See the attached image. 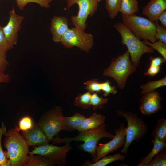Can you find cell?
<instances>
[{
    "label": "cell",
    "instance_id": "27",
    "mask_svg": "<svg viewBox=\"0 0 166 166\" xmlns=\"http://www.w3.org/2000/svg\"><path fill=\"white\" fill-rule=\"evenodd\" d=\"M16 5L18 9L21 10L24 9L28 3H34L39 4L41 7L45 8L50 7L49 3L52 0H16Z\"/></svg>",
    "mask_w": 166,
    "mask_h": 166
},
{
    "label": "cell",
    "instance_id": "6",
    "mask_svg": "<svg viewBox=\"0 0 166 166\" xmlns=\"http://www.w3.org/2000/svg\"><path fill=\"white\" fill-rule=\"evenodd\" d=\"M121 16L123 23L136 36L152 43L156 41L154 22L135 14L128 15L121 14Z\"/></svg>",
    "mask_w": 166,
    "mask_h": 166
},
{
    "label": "cell",
    "instance_id": "22",
    "mask_svg": "<svg viewBox=\"0 0 166 166\" xmlns=\"http://www.w3.org/2000/svg\"><path fill=\"white\" fill-rule=\"evenodd\" d=\"M139 11L137 0H121L120 12L124 15H131Z\"/></svg>",
    "mask_w": 166,
    "mask_h": 166
},
{
    "label": "cell",
    "instance_id": "34",
    "mask_svg": "<svg viewBox=\"0 0 166 166\" xmlns=\"http://www.w3.org/2000/svg\"><path fill=\"white\" fill-rule=\"evenodd\" d=\"M156 26L155 37L156 40H161L166 44V28L160 25L158 21L154 22Z\"/></svg>",
    "mask_w": 166,
    "mask_h": 166
},
{
    "label": "cell",
    "instance_id": "12",
    "mask_svg": "<svg viewBox=\"0 0 166 166\" xmlns=\"http://www.w3.org/2000/svg\"><path fill=\"white\" fill-rule=\"evenodd\" d=\"M9 16L8 22L3 27V30L6 40L11 49L17 44L18 33L21 29V24L25 18L16 14L14 7L9 11Z\"/></svg>",
    "mask_w": 166,
    "mask_h": 166
},
{
    "label": "cell",
    "instance_id": "42",
    "mask_svg": "<svg viewBox=\"0 0 166 166\" xmlns=\"http://www.w3.org/2000/svg\"><path fill=\"white\" fill-rule=\"evenodd\" d=\"M102 0H98V2H101V1Z\"/></svg>",
    "mask_w": 166,
    "mask_h": 166
},
{
    "label": "cell",
    "instance_id": "11",
    "mask_svg": "<svg viewBox=\"0 0 166 166\" xmlns=\"http://www.w3.org/2000/svg\"><path fill=\"white\" fill-rule=\"evenodd\" d=\"M126 132V127L121 123L119 128L115 130L114 136L111 140L105 143L100 144L97 146L96 155L92 162H95L123 146L125 142Z\"/></svg>",
    "mask_w": 166,
    "mask_h": 166
},
{
    "label": "cell",
    "instance_id": "31",
    "mask_svg": "<svg viewBox=\"0 0 166 166\" xmlns=\"http://www.w3.org/2000/svg\"><path fill=\"white\" fill-rule=\"evenodd\" d=\"M166 165V149L164 148L159 152L147 166H164Z\"/></svg>",
    "mask_w": 166,
    "mask_h": 166
},
{
    "label": "cell",
    "instance_id": "7",
    "mask_svg": "<svg viewBox=\"0 0 166 166\" xmlns=\"http://www.w3.org/2000/svg\"><path fill=\"white\" fill-rule=\"evenodd\" d=\"M63 111L60 106H55L44 114L38 124L50 142L62 131Z\"/></svg>",
    "mask_w": 166,
    "mask_h": 166
},
{
    "label": "cell",
    "instance_id": "41",
    "mask_svg": "<svg viewBox=\"0 0 166 166\" xmlns=\"http://www.w3.org/2000/svg\"><path fill=\"white\" fill-rule=\"evenodd\" d=\"M10 80V76L8 74H6L3 72L0 73V83H7Z\"/></svg>",
    "mask_w": 166,
    "mask_h": 166
},
{
    "label": "cell",
    "instance_id": "17",
    "mask_svg": "<svg viewBox=\"0 0 166 166\" xmlns=\"http://www.w3.org/2000/svg\"><path fill=\"white\" fill-rule=\"evenodd\" d=\"M105 116L101 113H93L88 118H85L77 129L79 132L97 128L105 124Z\"/></svg>",
    "mask_w": 166,
    "mask_h": 166
},
{
    "label": "cell",
    "instance_id": "30",
    "mask_svg": "<svg viewBox=\"0 0 166 166\" xmlns=\"http://www.w3.org/2000/svg\"><path fill=\"white\" fill-rule=\"evenodd\" d=\"M145 45L150 46L154 49L157 50L162 56L166 59V44L161 40L152 43L146 40H144L143 41Z\"/></svg>",
    "mask_w": 166,
    "mask_h": 166
},
{
    "label": "cell",
    "instance_id": "19",
    "mask_svg": "<svg viewBox=\"0 0 166 166\" xmlns=\"http://www.w3.org/2000/svg\"><path fill=\"white\" fill-rule=\"evenodd\" d=\"M85 118L84 115L78 113L70 117L64 116L62 131L77 130Z\"/></svg>",
    "mask_w": 166,
    "mask_h": 166
},
{
    "label": "cell",
    "instance_id": "33",
    "mask_svg": "<svg viewBox=\"0 0 166 166\" xmlns=\"http://www.w3.org/2000/svg\"><path fill=\"white\" fill-rule=\"evenodd\" d=\"M85 89L87 91L91 93H99L101 91V83L99 82L98 79H93L85 82Z\"/></svg>",
    "mask_w": 166,
    "mask_h": 166
},
{
    "label": "cell",
    "instance_id": "15",
    "mask_svg": "<svg viewBox=\"0 0 166 166\" xmlns=\"http://www.w3.org/2000/svg\"><path fill=\"white\" fill-rule=\"evenodd\" d=\"M22 135L26 139L29 146H39L49 144V142L38 124L35 123L31 129L23 132Z\"/></svg>",
    "mask_w": 166,
    "mask_h": 166
},
{
    "label": "cell",
    "instance_id": "32",
    "mask_svg": "<svg viewBox=\"0 0 166 166\" xmlns=\"http://www.w3.org/2000/svg\"><path fill=\"white\" fill-rule=\"evenodd\" d=\"M35 123L32 118L29 116H25L21 118L18 122V128L22 132L31 129Z\"/></svg>",
    "mask_w": 166,
    "mask_h": 166
},
{
    "label": "cell",
    "instance_id": "10",
    "mask_svg": "<svg viewBox=\"0 0 166 166\" xmlns=\"http://www.w3.org/2000/svg\"><path fill=\"white\" fill-rule=\"evenodd\" d=\"M34 148L28 154L45 156L50 160L55 165L62 166L66 165L67 153L72 149L69 143H66L62 146L48 144Z\"/></svg>",
    "mask_w": 166,
    "mask_h": 166
},
{
    "label": "cell",
    "instance_id": "18",
    "mask_svg": "<svg viewBox=\"0 0 166 166\" xmlns=\"http://www.w3.org/2000/svg\"><path fill=\"white\" fill-rule=\"evenodd\" d=\"M153 146L149 153L145 157L141 159L137 166H147L154 157L161 151L166 148V141L154 138L152 141Z\"/></svg>",
    "mask_w": 166,
    "mask_h": 166
},
{
    "label": "cell",
    "instance_id": "14",
    "mask_svg": "<svg viewBox=\"0 0 166 166\" xmlns=\"http://www.w3.org/2000/svg\"><path fill=\"white\" fill-rule=\"evenodd\" d=\"M66 18L63 16H54L51 21L50 31L52 40L55 43L61 42L65 33L69 28Z\"/></svg>",
    "mask_w": 166,
    "mask_h": 166
},
{
    "label": "cell",
    "instance_id": "9",
    "mask_svg": "<svg viewBox=\"0 0 166 166\" xmlns=\"http://www.w3.org/2000/svg\"><path fill=\"white\" fill-rule=\"evenodd\" d=\"M67 7L69 9L73 5L77 4L79 11L77 15L71 16V19L75 27L84 31L87 27L86 22L89 16H93L98 9V0H67Z\"/></svg>",
    "mask_w": 166,
    "mask_h": 166
},
{
    "label": "cell",
    "instance_id": "28",
    "mask_svg": "<svg viewBox=\"0 0 166 166\" xmlns=\"http://www.w3.org/2000/svg\"><path fill=\"white\" fill-rule=\"evenodd\" d=\"M108 101L107 98L100 97L97 93H93L91 95L90 105L94 110H96L97 108L102 109Z\"/></svg>",
    "mask_w": 166,
    "mask_h": 166
},
{
    "label": "cell",
    "instance_id": "35",
    "mask_svg": "<svg viewBox=\"0 0 166 166\" xmlns=\"http://www.w3.org/2000/svg\"><path fill=\"white\" fill-rule=\"evenodd\" d=\"M110 82L108 80L101 83V90L104 92L103 95L105 97L108 96L110 94H115L117 92L114 86H111Z\"/></svg>",
    "mask_w": 166,
    "mask_h": 166
},
{
    "label": "cell",
    "instance_id": "36",
    "mask_svg": "<svg viewBox=\"0 0 166 166\" xmlns=\"http://www.w3.org/2000/svg\"><path fill=\"white\" fill-rule=\"evenodd\" d=\"M11 49L5 38L3 27L0 26V49L7 52Z\"/></svg>",
    "mask_w": 166,
    "mask_h": 166
},
{
    "label": "cell",
    "instance_id": "4",
    "mask_svg": "<svg viewBox=\"0 0 166 166\" xmlns=\"http://www.w3.org/2000/svg\"><path fill=\"white\" fill-rule=\"evenodd\" d=\"M114 26L120 34L122 44L127 46L132 62L136 67L138 66L143 54L155 51L153 48L144 44L134 35L123 22H117Z\"/></svg>",
    "mask_w": 166,
    "mask_h": 166
},
{
    "label": "cell",
    "instance_id": "21",
    "mask_svg": "<svg viewBox=\"0 0 166 166\" xmlns=\"http://www.w3.org/2000/svg\"><path fill=\"white\" fill-rule=\"evenodd\" d=\"M25 166H53L55 165L48 158L42 155L28 154Z\"/></svg>",
    "mask_w": 166,
    "mask_h": 166
},
{
    "label": "cell",
    "instance_id": "20",
    "mask_svg": "<svg viewBox=\"0 0 166 166\" xmlns=\"http://www.w3.org/2000/svg\"><path fill=\"white\" fill-rule=\"evenodd\" d=\"M126 158L125 155L120 152L111 155L105 156L94 162L87 161L84 163L83 166H105L108 164L117 160L124 161Z\"/></svg>",
    "mask_w": 166,
    "mask_h": 166
},
{
    "label": "cell",
    "instance_id": "43",
    "mask_svg": "<svg viewBox=\"0 0 166 166\" xmlns=\"http://www.w3.org/2000/svg\"></svg>",
    "mask_w": 166,
    "mask_h": 166
},
{
    "label": "cell",
    "instance_id": "24",
    "mask_svg": "<svg viewBox=\"0 0 166 166\" xmlns=\"http://www.w3.org/2000/svg\"><path fill=\"white\" fill-rule=\"evenodd\" d=\"M153 139L157 138L161 140L166 141V120L159 119L152 132Z\"/></svg>",
    "mask_w": 166,
    "mask_h": 166
},
{
    "label": "cell",
    "instance_id": "23",
    "mask_svg": "<svg viewBox=\"0 0 166 166\" xmlns=\"http://www.w3.org/2000/svg\"><path fill=\"white\" fill-rule=\"evenodd\" d=\"M166 86V76L160 80L148 81L146 84L141 85L140 88L141 89L140 94L143 95L151 92L160 87Z\"/></svg>",
    "mask_w": 166,
    "mask_h": 166
},
{
    "label": "cell",
    "instance_id": "40",
    "mask_svg": "<svg viewBox=\"0 0 166 166\" xmlns=\"http://www.w3.org/2000/svg\"><path fill=\"white\" fill-rule=\"evenodd\" d=\"M160 21L161 26L166 28V10L164 11L159 16L158 20Z\"/></svg>",
    "mask_w": 166,
    "mask_h": 166
},
{
    "label": "cell",
    "instance_id": "29",
    "mask_svg": "<svg viewBox=\"0 0 166 166\" xmlns=\"http://www.w3.org/2000/svg\"><path fill=\"white\" fill-rule=\"evenodd\" d=\"M6 128L3 122L0 128V166H10L6 152L3 150L2 145V135L6 131Z\"/></svg>",
    "mask_w": 166,
    "mask_h": 166
},
{
    "label": "cell",
    "instance_id": "2",
    "mask_svg": "<svg viewBox=\"0 0 166 166\" xmlns=\"http://www.w3.org/2000/svg\"><path fill=\"white\" fill-rule=\"evenodd\" d=\"M114 136V134L107 130L106 125L104 124L97 128L80 132L74 137L61 138L56 136L50 141L53 144L69 143L72 141L83 142L80 148L90 154L93 158L96 155L97 144L99 141L103 138L112 139Z\"/></svg>",
    "mask_w": 166,
    "mask_h": 166
},
{
    "label": "cell",
    "instance_id": "13",
    "mask_svg": "<svg viewBox=\"0 0 166 166\" xmlns=\"http://www.w3.org/2000/svg\"><path fill=\"white\" fill-rule=\"evenodd\" d=\"M143 95L140 100L139 108L142 114L149 115L161 109V102L162 98L157 91H154Z\"/></svg>",
    "mask_w": 166,
    "mask_h": 166
},
{
    "label": "cell",
    "instance_id": "5",
    "mask_svg": "<svg viewBox=\"0 0 166 166\" xmlns=\"http://www.w3.org/2000/svg\"><path fill=\"white\" fill-rule=\"evenodd\" d=\"M129 57L127 50L123 54L113 58L110 65L103 72V76L113 78L118 87L122 90L124 88L128 77L137 69Z\"/></svg>",
    "mask_w": 166,
    "mask_h": 166
},
{
    "label": "cell",
    "instance_id": "39",
    "mask_svg": "<svg viewBox=\"0 0 166 166\" xmlns=\"http://www.w3.org/2000/svg\"><path fill=\"white\" fill-rule=\"evenodd\" d=\"M166 59L162 57H151L150 58V65L160 66L161 64L166 62Z\"/></svg>",
    "mask_w": 166,
    "mask_h": 166
},
{
    "label": "cell",
    "instance_id": "38",
    "mask_svg": "<svg viewBox=\"0 0 166 166\" xmlns=\"http://www.w3.org/2000/svg\"><path fill=\"white\" fill-rule=\"evenodd\" d=\"M161 69L160 66L150 65L148 69L145 72L144 75L145 76H154L160 71Z\"/></svg>",
    "mask_w": 166,
    "mask_h": 166
},
{
    "label": "cell",
    "instance_id": "26",
    "mask_svg": "<svg viewBox=\"0 0 166 166\" xmlns=\"http://www.w3.org/2000/svg\"><path fill=\"white\" fill-rule=\"evenodd\" d=\"M91 94L87 91L83 94H80L75 99V106L87 109L91 106L90 100Z\"/></svg>",
    "mask_w": 166,
    "mask_h": 166
},
{
    "label": "cell",
    "instance_id": "16",
    "mask_svg": "<svg viewBox=\"0 0 166 166\" xmlns=\"http://www.w3.org/2000/svg\"><path fill=\"white\" fill-rule=\"evenodd\" d=\"M166 9V0H150L142 10V14L153 22L158 21L160 15Z\"/></svg>",
    "mask_w": 166,
    "mask_h": 166
},
{
    "label": "cell",
    "instance_id": "25",
    "mask_svg": "<svg viewBox=\"0 0 166 166\" xmlns=\"http://www.w3.org/2000/svg\"><path fill=\"white\" fill-rule=\"evenodd\" d=\"M105 8L110 18L113 19L117 16L121 8V0H105Z\"/></svg>",
    "mask_w": 166,
    "mask_h": 166
},
{
    "label": "cell",
    "instance_id": "8",
    "mask_svg": "<svg viewBox=\"0 0 166 166\" xmlns=\"http://www.w3.org/2000/svg\"><path fill=\"white\" fill-rule=\"evenodd\" d=\"M60 42L66 48L76 47L83 51L88 53L93 46L94 38L91 33L85 32L74 27L68 29Z\"/></svg>",
    "mask_w": 166,
    "mask_h": 166
},
{
    "label": "cell",
    "instance_id": "37",
    "mask_svg": "<svg viewBox=\"0 0 166 166\" xmlns=\"http://www.w3.org/2000/svg\"><path fill=\"white\" fill-rule=\"evenodd\" d=\"M6 52L0 49V73L3 72L9 65L6 58Z\"/></svg>",
    "mask_w": 166,
    "mask_h": 166
},
{
    "label": "cell",
    "instance_id": "1",
    "mask_svg": "<svg viewBox=\"0 0 166 166\" xmlns=\"http://www.w3.org/2000/svg\"><path fill=\"white\" fill-rule=\"evenodd\" d=\"M20 130L16 126L4 134V144L7 150L6 152L10 166H25L29 152V147L27 141L19 133Z\"/></svg>",
    "mask_w": 166,
    "mask_h": 166
},
{
    "label": "cell",
    "instance_id": "3",
    "mask_svg": "<svg viewBox=\"0 0 166 166\" xmlns=\"http://www.w3.org/2000/svg\"><path fill=\"white\" fill-rule=\"evenodd\" d=\"M116 115L123 117L126 120V128L125 144L120 152L125 155L127 154L129 147L134 141L138 142L146 134L148 127L143 119L138 117L135 113L122 110L116 111Z\"/></svg>",
    "mask_w": 166,
    "mask_h": 166
}]
</instances>
